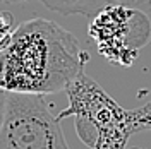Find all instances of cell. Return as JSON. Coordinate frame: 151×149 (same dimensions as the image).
<instances>
[{
  "label": "cell",
  "mask_w": 151,
  "mask_h": 149,
  "mask_svg": "<svg viewBox=\"0 0 151 149\" xmlns=\"http://www.w3.org/2000/svg\"><path fill=\"white\" fill-rule=\"evenodd\" d=\"M88 34L98 55L110 64L131 67L151 39V19L142 10L108 4L93 16Z\"/></svg>",
  "instance_id": "obj_4"
},
{
  "label": "cell",
  "mask_w": 151,
  "mask_h": 149,
  "mask_svg": "<svg viewBox=\"0 0 151 149\" xmlns=\"http://www.w3.org/2000/svg\"><path fill=\"white\" fill-rule=\"evenodd\" d=\"M69 106L60 112L58 120L76 117L79 139L93 149H127L134 134L129 110L122 108L86 72L65 87Z\"/></svg>",
  "instance_id": "obj_2"
},
{
  "label": "cell",
  "mask_w": 151,
  "mask_h": 149,
  "mask_svg": "<svg viewBox=\"0 0 151 149\" xmlns=\"http://www.w3.org/2000/svg\"><path fill=\"white\" fill-rule=\"evenodd\" d=\"M129 120H131L132 130H151V101L142 105L136 110H129Z\"/></svg>",
  "instance_id": "obj_6"
},
{
  "label": "cell",
  "mask_w": 151,
  "mask_h": 149,
  "mask_svg": "<svg viewBox=\"0 0 151 149\" xmlns=\"http://www.w3.org/2000/svg\"><path fill=\"white\" fill-rule=\"evenodd\" d=\"M110 4H120V5H127L132 9L142 10L144 14H151V0H110Z\"/></svg>",
  "instance_id": "obj_8"
},
{
  "label": "cell",
  "mask_w": 151,
  "mask_h": 149,
  "mask_svg": "<svg viewBox=\"0 0 151 149\" xmlns=\"http://www.w3.org/2000/svg\"><path fill=\"white\" fill-rule=\"evenodd\" d=\"M129 149H144V148H139V146H134V148H129Z\"/></svg>",
  "instance_id": "obj_11"
},
{
  "label": "cell",
  "mask_w": 151,
  "mask_h": 149,
  "mask_svg": "<svg viewBox=\"0 0 151 149\" xmlns=\"http://www.w3.org/2000/svg\"><path fill=\"white\" fill-rule=\"evenodd\" d=\"M43 5L55 10L62 16H91L105 5L110 4V0H41Z\"/></svg>",
  "instance_id": "obj_5"
},
{
  "label": "cell",
  "mask_w": 151,
  "mask_h": 149,
  "mask_svg": "<svg viewBox=\"0 0 151 149\" xmlns=\"http://www.w3.org/2000/svg\"><path fill=\"white\" fill-rule=\"evenodd\" d=\"M88 55L77 38L48 19L19 24L0 52V87L7 93L50 94L65 91L84 72Z\"/></svg>",
  "instance_id": "obj_1"
},
{
  "label": "cell",
  "mask_w": 151,
  "mask_h": 149,
  "mask_svg": "<svg viewBox=\"0 0 151 149\" xmlns=\"http://www.w3.org/2000/svg\"><path fill=\"white\" fill-rule=\"evenodd\" d=\"M5 100H7V91L0 87V127H2V120H4V112H5Z\"/></svg>",
  "instance_id": "obj_9"
},
{
  "label": "cell",
  "mask_w": 151,
  "mask_h": 149,
  "mask_svg": "<svg viewBox=\"0 0 151 149\" xmlns=\"http://www.w3.org/2000/svg\"><path fill=\"white\" fill-rule=\"evenodd\" d=\"M16 28L17 26L14 24V16L10 12H0V52L7 50Z\"/></svg>",
  "instance_id": "obj_7"
},
{
  "label": "cell",
  "mask_w": 151,
  "mask_h": 149,
  "mask_svg": "<svg viewBox=\"0 0 151 149\" xmlns=\"http://www.w3.org/2000/svg\"><path fill=\"white\" fill-rule=\"evenodd\" d=\"M0 2H5V4H24V2H29V0H0Z\"/></svg>",
  "instance_id": "obj_10"
},
{
  "label": "cell",
  "mask_w": 151,
  "mask_h": 149,
  "mask_svg": "<svg viewBox=\"0 0 151 149\" xmlns=\"http://www.w3.org/2000/svg\"><path fill=\"white\" fill-rule=\"evenodd\" d=\"M0 149H69L60 120L43 94L7 93Z\"/></svg>",
  "instance_id": "obj_3"
}]
</instances>
